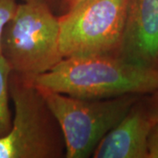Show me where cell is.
Segmentation results:
<instances>
[{
  "mask_svg": "<svg viewBox=\"0 0 158 158\" xmlns=\"http://www.w3.org/2000/svg\"><path fill=\"white\" fill-rule=\"evenodd\" d=\"M148 108L155 122H158V91L145 96Z\"/></svg>",
  "mask_w": 158,
  "mask_h": 158,
  "instance_id": "obj_11",
  "label": "cell"
},
{
  "mask_svg": "<svg viewBox=\"0 0 158 158\" xmlns=\"http://www.w3.org/2000/svg\"><path fill=\"white\" fill-rule=\"evenodd\" d=\"M27 80L37 87L87 99L158 91V70L114 54L65 57L49 71Z\"/></svg>",
  "mask_w": 158,
  "mask_h": 158,
  "instance_id": "obj_1",
  "label": "cell"
},
{
  "mask_svg": "<svg viewBox=\"0 0 158 158\" xmlns=\"http://www.w3.org/2000/svg\"><path fill=\"white\" fill-rule=\"evenodd\" d=\"M20 1H28V0H20ZM37 1H41V2H44L46 4L52 6L53 5H55L56 3H62V0H37Z\"/></svg>",
  "mask_w": 158,
  "mask_h": 158,
  "instance_id": "obj_13",
  "label": "cell"
},
{
  "mask_svg": "<svg viewBox=\"0 0 158 158\" xmlns=\"http://www.w3.org/2000/svg\"><path fill=\"white\" fill-rule=\"evenodd\" d=\"M10 95L14 114L10 131L0 137V158L65 157L62 130L39 89L12 72Z\"/></svg>",
  "mask_w": 158,
  "mask_h": 158,
  "instance_id": "obj_3",
  "label": "cell"
},
{
  "mask_svg": "<svg viewBox=\"0 0 158 158\" xmlns=\"http://www.w3.org/2000/svg\"><path fill=\"white\" fill-rule=\"evenodd\" d=\"M12 73L11 66L6 58L0 56V137L6 135L10 131L12 123V115L9 100L10 78Z\"/></svg>",
  "mask_w": 158,
  "mask_h": 158,
  "instance_id": "obj_8",
  "label": "cell"
},
{
  "mask_svg": "<svg viewBox=\"0 0 158 158\" xmlns=\"http://www.w3.org/2000/svg\"><path fill=\"white\" fill-rule=\"evenodd\" d=\"M18 5V0H0V56L2 55L3 34L7 24L14 16Z\"/></svg>",
  "mask_w": 158,
  "mask_h": 158,
  "instance_id": "obj_9",
  "label": "cell"
},
{
  "mask_svg": "<svg viewBox=\"0 0 158 158\" xmlns=\"http://www.w3.org/2000/svg\"><path fill=\"white\" fill-rule=\"evenodd\" d=\"M83 0H62L61 6H62L64 11H68L70 8H72L76 5H77L78 3H80Z\"/></svg>",
  "mask_w": 158,
  "mask_h": 158,
  "instance_id": "obj_12",
  "label": "cell"
},
{
  "mask_svg": "<svg viewBox=\"0 0 158 158\" xmlns=\"http://www.w3.org/2000/svg\"><path fill=\"white\" fill-rule=\"evenodd\" d=\"M127 4L128 0H83L58 16L62 57L118 55Z\"/></svg>",
  "mask_w": 158,
  "mask_h": 158,
  "instance_id": "obj_5",
  "label": "cell"
},
{
  "mask_svg": "<svg viewBox=\"0 0 158 158\" xmlns=\"http://www.w3.org/2000/svg\"><path fill=\"white\" fill-rule=\"evenodd\" d=\"M2 56L13 73L27 79L49 71L62 61L59 18L49 5L37 0L19 3L3 34Z\"/></svg>",
  "mask_w": 158,
  "mask_h": 158,
  "instance_id": "obj_2",
  "label": "cell"
},
{
  "mask_svg": "<svg viewBox=\"0 0 158 158\" xmlns=\"http://www.w3.org/2000/svg\"><path fill=\"white\" fill-rule=\"evenodd\" d=\"M143 95L98 143L94 158H148V137L155 121Z\"/></svg>",
  "mask_w": 158,
  "mask_h": 158,
  "instance_id": "obj_7",
  "label": "cell"
},
{
  "mask_svg": "<svg viewBox=\"0 0 158 158\" xmlns=\"http://www.w3.org/2000/svg\"><path fill=\"white\" fill-rule=\"evenodd\" d=\"M148 158H158V122H155L148 137Z\"/></svg>",
  "mask_w": 158,
  "mask_h": 158,
  "instance_id": "obj_10",
  "label": "cell"
},
{
  "mask_svg": "<svg viewBox=\"0 0 158 158\" xmlns=\"http://www.w3.org/2000/svg\"><path fill=\"white\" fill-rule=\"evenodd\" d=\"M118 56L158 70V0H128Z\"/></svg>",
  "mask_w": 158,
  "mask_h": 158,
  "instance_id": "obj_6",
  "label": "cell"
},
{
  "mask_svg": "<svg viewBox=\"0 0 158 158\" xmlns=\"http://www.w3.org/2000/svg\"><path fill=\"white\" fill-rule=\"evenodd\" d=\"M37 87V86H36ZM56 118L65 142V157L92 156L98 143L143 95L87 99L37 87Z\"/></svg>",
  "mask_w": 158,
  "mask_h": 158,
  "instance_id": "obj_4",
  "label": "cell"
}]
</instances>
